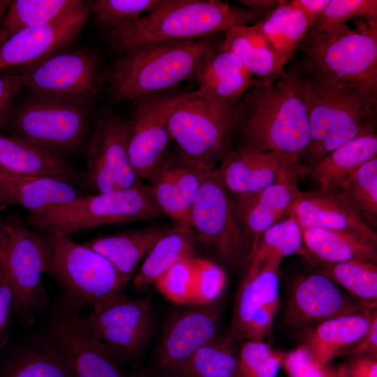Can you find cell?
I'll return each instance as SVG.
<instances>
[{
	"instance_id": "cell-5",
	"label": "cell",
	"mask_w": 377,
	"mask_h": 377,
	"mask_svg": "<svg viewBox=\"0 0 377 377\" xmlns=\"http://www.w3.org/2000/svg\"><path fill=\"white\" fill-rule=\"evenodd\" d=\"M296 69L303 79L310 130L309 144L301 158L305 165L357 137L375 133L377 100Z\"/></svg>"
},
{
	"instance_id": "cell-15",
	"label": "cell",
	"mask_w": 377,
	"mask_h": 377,
	"mask_svg": "<svg viewBox=\"0 0 377 377\" xmlns=\"http://www.w3.org/2000/svg\"><path fill=\"white\" fill-rule=\"evenodd\" d=\"M78 311L60 302L45 334L73 377H137L121 371L117 362L82 324Z\"/></svg>"
},
{
	"instance_id": "cell-30",
	"label": "cell",
	"mask_w": 377,
	"mask_h": 377,
	"mask_svg": "<svg viewBox=\"0 0 377 377\" xmlns=\"http://www.w3.org/2000/svg\"><path fill=\"white\" fill-rule=\"evenodd\" d=\"M254 25L274 50L283 68L296 54L310 27L303 12L290 1L284 0L264 14Z\"/></svg>"
},
{
	"instance_id": "cell-34",
	"label": "cell",
	"mask_w": 377,
	"mask_h": 377,
	"mask_svg": "<svg viewBox=\"0 0 377 377\" xmlns=\"http://www.w3.org/2000/svg\"><path fill=\"white\" fill-rule=\"evenodd\" d=\"M209 260L194 256L181 260L154 284L170 301L183 305L200 304L208 280Z\"/></svg>"
},
{
	"instance_id": "cell-43",
	"label": "cell",
	"mask_w": 377,
	"mask_h": 377,
	"mask_svg": "<svg viewBox=\"0 0 377 377\" xmlns=\"http://www.w3.org/2000/svg\"><path fill=\"white\" fill-rule=\"evenodd\" d=\"M281 362L288 377H341L339 369L318 362L303 344L281 353Z\"/></svg>"
},
{
	"instance_id": "cell-32",
	"label": "cell",
	"mask_w": 377,
	"mask_h": 377,
	"mask_svg": "<svg viewBox=\"0 0 377 377\" xmlns=\"http://www.w3.org/2000/svg\"><path fill=\"white\" fill-rule=\"evenodd\" d=\"M198 242L193 228L177 224L150 249L133 284L138 290L145 289L178 261L193 256Z\"/></svg>"
},
{
	"instance_id": "cell-11",
	"label": "cell",
	"mask_w": 377,
	"mask_h": 377,
	"mask_svg": "<svg viewBox=\"0 0 377 377\" xmlns=\"http://www.w3.org/2000/svg\"><path fill=\"white\" fill-rule=\"evenodd\" d=\"M191 227L198 242L226 264H244L250 246L235 214L231 198L223 185L206 170L190 213Z\"/></svg>"
},
{
	"instance_id": "cell-21",
	"label": "cell",
	"mask_w": 377,
	"mask_h": 377,
	"mask_svg": "<svg viewBox=\"0 0 377 377\" xmlns=\"http://www.w3.org/2000/svg\"><path fill=\"white\" fill-rule=\"evenodd\" d=\"M307 168L308 165L256 193L231 198L235 214L250 246L249 254L267 229L293 212L302 192L297 179L306 176Z\"/></svg>"
},
{
	"instance_id": "cell-10",
	"label": "cell",
	"mask_w": 377,
	"mask_h": 377,
	"mask_svg": "<svg viewBox=\"0 0 377 377\" xmlns=\"http://www.w3.org/2000/svg\"><path fill=\"white\" fill-rule=\"evenodd\" d=\"M17 68L27 92L61 103L93 108L105 87V68L91 48L66 47Z\"/></svg>"
},
{
	"instance_id": "cell-19",
	"label": "cell",
	"mask_w": 377,
	"mask_h": 377,
	"mask_svg": "<svg viewBox=\"0 0 377 377\" xmlns=\"http://www.w3.org/2000/svg\"><path fill=\"white\" fill-rule=\"evenodd\" d=\"M170 96L162 92L131 102L133 110L128 119V151L131 165L142 179H148L171 141L167 124Z\"/></svg>"
},
{
	"instance_id": "cell-16",
	"label": "cell",
	"mask_w": 377,
	"mask_h": 377,
	"mask_svg": "<svg viewBox=\"0 0 377 377\" xmlns=\"http://www.w3.org/2000/svg\"><path fill=\"white\" fill-rule=\"evenodd\" d=\"M217 301L190 306L169 318L155 357L158 377H173L198 350L217 336L221 311Z\"/></svg>"
},
{
	"instance_id": "cell-39",
	"label": "cell",
	"mask_w": 377,
	"mask_h": 377,
	"mask_svg": "<svg viewBox=\"0 0 377 377\" xmlns=\"http://www.w3.org/2000/svg\"><path fill=\"white\" fill-rule=\"evenodd\" d=\"M338 189L362 219L374 230L377 226V157L360 167Z\"/></svg>"
},
{
	"instance_id": "cell-52",
	"label": "cell",
	"mask_w": 377,
	"mask_h": 377,
	"mask_svg": "<svg viewBox=\"0 0 377 377\" xmlns=\"http://www.w3.org/2000/svg\"><path fill=\"white\" fill-rule=\"evenodd\" d=\"M10 181L11 180L0 181V208L6 207V189Z\"/></svg>"
},
{
	"instance_id": "cell-23",
	"label": "cell",
	"mask_w": 377,
	"mask_h": 377,
	"mask_svg": "<svg viewBox=\"0 0 377 377\" xmlns=\"http://www.w3.org/2000/svg\"><path fill=\"white\" fill-rule=\"evenodd\" d=\"M0 165L8 172L34 178H56L84 186V172L65 160L0 131Z\"/></svg>"
},
{
	"instance_id": "cell-2",
	"label": "cell",
	"mask_w": 377,
	"mask_h": 377,
	"mask_svg": "<svg viewBox=\"0 0 377 377\" xmlns=\"http://www.w3.org/2000/svg\"><path fill=\"white\" fill-rule=\"evenodd\" d=\"M265 13L218 0H165L156 10L105 38L119 56L151 42L206 39L232 27L254 24Z\"/></svg>"
},
{
	"instance_id": "cell-33",
	"label": "cell",
	"mask_w": 377,
	"mask_h": 377,
	"mask_svg": "<svg viewBox=\"0 0 377 377\" xmlns=\"http://www.w3.org/2000/svg\"><path fill=\"white\" fill-rule=\"evenodd\" d=\"M349 296L369 310L377 306V265L369 260L325 263L313 258L307 260Z\"/></svg>"
},
{
	"instance_id": "cell-26",
	"label": "cell",
	"mask_w": 377,
	"mask_h": 377,
	"mask_svg": "<svg viewBox=\"0 0 377 377\" xmlns=\"http://www.w3.org/2000/svg\"><path fill=\"white\" fill-rule=\"evenodd\" d=\"M171 228L147 226L123 232L101 235L83 243L104 256L126 283L138 263Z\"/></svg>"
},
{
	"instance_id": "cell-20",
	"label": "cell",
	"mask_w": 377,
	"mask_h": 377,
	"mask_svg": "<svg viewBox=\"0 0 377 377\" xmlns=\"http://www.w3.org/2000/svg\"><path fill=\"white\" fill-rule=\"evenodd\" d=\"M371 311L349 296L325 274L299 276L293 282L286 313V323L306 325L339 316Z\"/></svg>"
},
{
	"instance_id": "cell-41",
	"label": "cell",
	"mask_w": 377,
	"mask_h": 377,
	"mask_svg": "<svg viewBox=\"0 0 377 377\" xmlns=\"http://www.w3.org/2000/svg\"><path fill=\"white\" fill-rule=\"evenodd\" d=\"M237 359L242 377H276L281 367V353L264 341H242Z\"/></svg>"
},
{
	"instance_id": "cell-38",
	"label": "cell",
	"mask_w": 377,
	"mask_h": 377,
	"mask_svg": "<svg viewBox=\"0 0 377 377\" xmlns=\"http://www.w3.org/2000/svg\"><path fill=\"white\" fill-rule=\"evenodd\" d=\"M230 337L217 336L204 345L173 377H242Z\"/></svg>"
},
{
	"instance_id": "cell-1",
	"label": "cell",
	"mask_w": 377,
	"mask_h": 377,
	"mask_svg": "<svg viewBox=\"0 0 377 377\" xmlns=\"http://www.w3.org/2000/svg\"><path fill=\"white\" fill-rule=\"evenodd\" d=\"M285 77L258 81L239 100L235 149L278 152L301 158L310 140L303 79L291 64Z\"/></svg>"
},
{
	"instance_id": "cell-13",
	"label": "cell",
	"mask_w": 377,
	"mask_h": 377,
	"mask_svg": "<svg viewBox=\"0 0 377 377\" xmlns=\"http://www.w3.org/2000/svg\"><path fill=\"white\" fill-rule=\"evenodd\" d=\"M128 126V119L110 110L94 117L83 187L109 193L142 184L131 163Z\"/></svg>"
},
{
	"instance_id": "cell-55",
	"label": "cell",
	"mask_w": 377,
	"mask_h": 377,
	"mask_svg": "<svg viewBox=\"0 0 377 377\" xmlns=\"http://www.w3.org/2000/svg\"><path fill=\"white\" fill-rule=\"evenodd\" d=\"M0 172H7V173H9L8 172H6L1 165H0ZM13 175V174H12Z\"/></svg>"
},
{
	"instance_id": "cell-49",
	"label": "cell",
	"mask_w": 377,
	"mask_h": 377,
	"mask_svg": "<svg viewBox=\"0 0 377 377\" xmlns=\"http://www.w3.org/2000/svg\"><path fill=\"white\" fill-rule=\"evenodd\" d=\"M330 0H291V3L300 9L309 20L310 27L322 13Z\"/></svg>"
},
{
	"instance_id": "cell-44",
	"label": "cell",
	"mask_w": 377,
	"mask_h": 377,
	"mask_svg": "<svg viewBox=\"0 0 377 377\" xmlns=\"http://www.w3.org/2000/svg\"><path fill=\"white\" fill-rule=\"evenodd\" d=\"M23 88L17 68L0 71V128L8 117Z\"/></svg>"
},
{
	"instance_id": "cell-17",
	"label": "cell",
	"mask_w": 377,
	"mask_h": 377,
	"mask_svg": "<svg viewBox=\"0 0 377 377\" xmlns=\"http://www.w3.org/2000/svg\"><path fill=\"white\" fill-rule=\"evenodd\" d=\"M91 5V1H82L50 22L12 36L0 46V71L26 66L68 47L89 19Z\"/></svg>"
},
{
	"instance_id": "cell-18",
	"label": "cell",
	"mask_w": 377,
	"mask_h": 377,
	"mask_svg": "<svg viewBox=\"0 0 377 377\" xmlns=\"http://www.w3.org/2000/svg\"><path fill=\"white\" fill-rule=\"evenodd\" d=\"M306 166L300 158L278 152L235 149L211 172L228 193L237 197L259 192Z\"/></svg>"
},
{
	"instance_id": "cell-8",
	"label": "cell",
	"mask_w": 377,
	"mask_h": 377,
	"mask_svg": "<svg viewBox=\"0 0 377 377\" xmlns=\"http://www.w3.org/2000/svg\"><path fill=\"white\" fill-rule=\"evenodd\" d=\"M25 92L16 101L0 131L63 160L84 145L92 128L93 108Z\"/></svg>"
},
{
	"instance_id": "cell-29",
	"label": "cell",
	"mask_w": 377,
	"mask_h": 377,
	"mask_svg": "<svg viewBox=\"0 0 377 377\" xmlns=\"http://www.w3.org/2000/svg\"><path fill=\"white\" fill-rule=\"evenodd\" d=\"M224 33L220 50L236 55L258 81L271 82L286 75L274 50L254 24L232 27Z\"/></svg>"
},
{
	"instance_id": "cell-7",
	"label": "cell",
	"mask_w": 377,
	"mask_h": 377,
	"mask_svg": "<svg viewBox=\"0 0 377 377\" xmlns=\"http://www.w3.org/2000/svg\"><path fill=\"white\" fill-rule=\"evenodd\" d=\"M238 101L222 102L199 89L170 96L167 124L179 154L203 170L228 158L233 151Z\"/></svg>"
},
{
	"instance_id": "cell-42",
	"label": "cell",
	"mask_w": 377,
	"mask_h": 377,
	"mask_svg": "<svg viewBox=\"0 0 377 377\" xmlns=\"http://www.w3.org/2000/svg\"><path fill=\"white\" fill-rule=\"evenodd\" d=\"M353 19H362L372 27H377L376 0H330L322 13L310 27L343 24Z\"/></svg>"
},
{
	"instance_id": "cell-51",
	"label": "cell",
	"mask_w": 377,
	"mask_h": 377,
	"mask_svg": "<svg viewBox=\"0 0 377 377\" xmlns=\"http://www.w3.org/2000/svg\"><path fill=\"white\" fill-rule=\"evenodd\" d=\"M8 237V231L5 219L0 217V252L4 247Z\"/></svg>"
},
{
	"instance_id": "cell-28",
	"label": "cell",
	"mask_w": 377,
	"mask_h": 377,
	"mask_svg": "<svg viewBox=\"0 0 377 377\" xmlns=\"http://www.w3.org/2000/svg\"><path fill=\"white\" fill-rule=\"evenodd\" d=\"M376 310L339 316L320 322L308 332L302 344L318 362L328 364L364 336Z\"/></svg>"
},
{
	"instance_id": "cell-24",
	"label": "cell",
	"mask_w": 377,
	"mask_h": 377,
	"mask_svg": "<svg viewBox=\"0 0 377 377\" xmlns=\"http://www.w3.org/2000/svg\"><path fill=\"white\" fill-rule=\"evenodd\" d=\"M191 81L216 100L235 103L258 80L233 53L214 50Z\"/></svg>"
},
{
	"instance_id": "cell-36",
	"label": "cell",
	"mask_w": 377,
	"mask_h": 377,
	"mask_svg": "<svg viewBox=\"0 0 377 377\" xmlns=\"http://www.w3.org/2000/svg\"><path fill=\"white\" fill-rule=\"evenodd\" d=\"M271 254L282 258L291 255H300L306 260L311 258L304 245L302 229L293 211L288 217L274 224L261 235L244 263L247 265L244 279L255 274Z\"/></svg>"
},
{
	"instance_id": "cell-22",
	"label": "cell",
	"mask_w": 377,
	"mask_h": 377,
	"mask_svg": "<svg viewBox=\"0 0 377 377\" xmlns=\"http://www.w3.org/2000/svg\"><path fill=\"white\" fill-rule=\"evenodd\" d=\"M301 228L316 227L354 235L377 243V234L358 215L342 192L302 191L293 210Z\"/></svg>"
},
{
	"instance_id": "cell-6",
	"label": "cell",
	"mask_w": 377,
	"mask_h": 377,
	"mask_svg": "<svg viewBox=\"0 0 377 377\" xmlns=\"http://www.w3.org/2000/svg\"><path fill=\"white\" fill-rule=\"evenodd\" d=\"M39 246L43 272L61 286L64 304L80 311L91 310L122 295L126 284L101 254L66 235L32 228Z\"/></svg>"
},
{
	"instance_id": "cell-45",
	"label": "cell",
	"mask_w": 377,
	"mask_h": 377,
	"mask_svg": "<svg viewBox=\"0 0 377 377\" xmlns=\"http://www.w3.org/2000/svg\"><path fill=\"white\" fill-rule=\"evenodd\" d=\"M279 306L280 300L270 302L260 309L251 320L242 341H263L272 330Z\"/></svg>"
},
{
	"instance_id": "cell-46",
	"label": "cell",
	"mask_w": 377,
	"mask_h": 377,
	"mask_svg": "<svg viewBox=\"0 0 377 377\" xmlns=\"http://www.w3.org/2000/svg\"><path fill=\"white\" fill-rule=\"evenodd\" d=\"M15 313V295L8 279L0 267V348L5 341L12 316Z\"/></svg>"
},
{
	"instance_id": "cell-12",
	"label": "cell",
	"mask_w": 377,
	"mask_h": 377,
	"mask_svg": "<svg viewBox=\"0 0 377 377\" xmlns=\"http://www.w3.org/2000/svg\"><path fill=\"white\" fill-rule=\"evenodd\" d=\"M5 221L8 237L0 252V267L15 295V314L22 323L31 325L47 303L42 256L27 220L14 213Z\"/></svg>"
},
{
	"instance_id": "cell-31",
	"label": "cell",
	"mask_w": 377,
	"mask_h": 377,
	"mask_svg": "<svg viewBox=\"0 0 377 377\" xmlns=\"http://www.w3.org/2000/svg\"><path fill=\"white\" fill-rule=\"evenodd\" d=\"M309 255L325 263L360 260L377 261V243L343 232L321 228H301Z\"/></svg>"
},
{
	"instance_id": "cell-47",
	"label": "cell",
	"mask_w": 377,
	"mask_h": 377,
	"mask_svg": "<svg viewBox=\"0 0 377 377\" xmlns=\"http://www.w3.org/2000/svg\"><path fill=\"white\" fill-rule=\"evenodd\" d=\"M339 369L341 377H377V355L354 356Z\"/></svg>"
},
{
	"instance_id": "cell-14",
	"label": "cell",
	"mask_w": 377,
	"mask_h": 377,
	"mask_svg": "<svg viewBox=\"0 0 377 377\" xmlns=\"http://www.w3.org/2000/svg\"><path fill=\"white\" fill-rule=\"evenodd\" d=\"M80 320L117 362L132 361L142 352L151 330V299L146 296L131 300L123 294Z\"/></svg>"
},
{
	"instance_id": "cell-37",
	"label": "cell",
	"mask_w": 377,
	"mask_h": 377,
	"mask_svg": "<svg viewBox=\"0 0 377 377\" xmlns=\"http://www.w3.org/2000/svg\"><path fill=\"white\" fill-rule=\"evenodd\" d=\"M81 2V0L9 1L0 29V46L16 33L47 24Z\"/></svg>"
},
{
	"instance_id": "cell-48",
	"label": "cell",
	"mask_w": 377,
	"mask_h": 377,
	"mask_svg": "<svg viewBox=\"0 0 377 377\" xmlns=\"http://www.w3.org/2000/svg\"><path fill=\"white\" fill-rule=\"evenodd\" d=\"M354 356L377 355V313L374 312L371 323L367 332L353 346L345 353Z\"/></svg>"
},
{
	"instance_id": "cell-9",
	"label": "cell",
	"mask_w": 377,
	"mask_h": 377,
	"mask_svg": "<svg viewBox=\"0 0 377 377\" xmlns=\"http://www.w3.org/2000/svg\"><path fill=\"white\" fill-rule=\"evenodd\" d=\"M147 184L109 193L89 194L38 213L26 220L34 229L50 233H73L108 224L145 221L162 214Z\"/></svg>"
},
{
	"instance_id": "cell-3",
	"label": "cell",
	"mask_w": 377,
	"mask_h": 377,
	"mask_svg": "<svg viewBox=\"0 0 377 377\" xmlns=\"http://www.w3.org/2000/svg\"><path fill=\"white\" fill-rule=\"evenodd\" d=\"M214 51L207 39L151 42L132 48L105 68V86L114 103L165 92L191 80Z\"/></svg>"
},
{
	"instance_id": "cell-25",
	"label": "cell",
	"mask_w": 377,
	"mask_h": 377,
	"mask_svg": "<svg viewBox=\"0 0 377 377\" xmlns=\"http://www.w3.org/2000/svg\"><path fill=\"white\" fill-rule=\"evenodd\" d=\"M377 157L376 133L357 137L328 152L318 161L308 165L309 175L318 184V191L332 192L364 164Z\"/></svg>"
},
{
	"instance_id": "cell-50",
	"label": "cell",
	"mask_w": 377,
	"mask_h": 377,
	"mask_svg": "<svg viewBox=\"0 0 377 377\" xmlns=\"http://www.w3.org/2000/svg\"><path fill=\"white\" fill-rule=\"evenodd\" d=\"M239 2L249 9L267 13L281 5L283 0H242Z\"/></svg>"
},
{
	"instance_id": "cell-27",
	"label": "cell",
	"mask_w": 377,
	"mask_h": 377,
	"mask_svg": "<svg viewBox=\"0 0 377 377\" xmlns=\"http://www.w3.org/2000/svg\"><path fill=\"white\" fill-rule=\"evenodd\" d=\"M282 258L271 254L258 271L244 279L236 298L230 327V338L242 341L255 314L267 304L279 300V265Z\"/></svg>"
},
{
	"instance_id": "cell-54",
	"label": "cell",
	"mask_w": 377,
	"mask_h": 377,
	"mask_svg": "<svg viewBox=\"0 0 377 377\" xmlns=\"http://www.w3.org/2000/svg\"><path fill=\"white\" fill-rule=\"evenodd\" d=\"M22 178H28L27 177L17 176L7 172H0V181L14 180Z\"/></svg>"
},
{
	"instance_id": "cell-40",
	"label": "cell",
	"mask_w": 377,
	"mask_h": 377,
	"mask_svg": "<svg viewBox=\"0 0 377 377\" xmlns=\"http://www.w3.org/2000/svg\"><path fill=\"white\" fill-rule=\"evenodd\" d=\"M165 0H96L91 1V15L105 36L150 13Z\"/></svg>"
},
{
	"instance_id": "cell-53",
	"label": "cell",
	"mask_w": 377,
	"mask_h": 377,
	"mask_svg": "<svg viewBox=\"0 0 377 377\" xmlns=\"http://www.w3.org/2000/svg\"><path fill=\"white\" fill-rule=\"evenodd\" d=\"M9 1L0 0V29L2 25L3 20L7 10Z\"/></svg>"
},
{
	"instance_id": "cell-35",
	"label": "cell",
	"mask_w": 377,
	"mask_h": 377,
	"mask_svg": "<svg viewBox=\"0 0 377 377\" xmlns=\"http://www.w3.org/2000/svg\"><path fill=\"white\" fill-rule=\"evenodd\" d=\"M0 377H73L64 360L45 335L11 357Z\"/></svg>"
},
{
	"instance_id": "cell-4",
	"label": "cell",
	"mask_w": 377,
	"mask_h": 377,
	"mask_svg": "<svg viewBox=\"0 0 377 377\" xmlns=\"http://www.w3.org/2000/svg\"><path fill=\"white\" fill-rule=\"evenodd\" d=\"M293 60L299 71L377 100V27L346 23L309 27Z\"/></svg>"
}]
</instances>
